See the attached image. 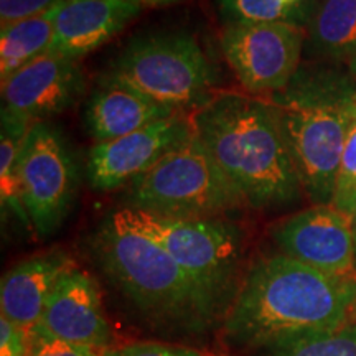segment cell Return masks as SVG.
I'll return each mask as SVG.
<instances>
[{"instance_id":"28","label":"cell","mask_w":356,"mask_h":356,"mask_svg":"<svg viewBox=\"0 0 356 356\" xmlns=\"http://www.w3.org/2000/svg\"><path fill=\"white\" fill-rule=\"evenodd\" d=\"M139 6H167V3L178 2V0H134Z\"/></svg>"},{"instance_id":"6","label":"cell","mask_w":356,"mask_h":356,"mask_svg":"<svg viewBox=\"0 0 356 356\" xmlns=\"http://www.w3.org/2000/svg\"><path fill=\"white\" fill-rule=\"evenodd\" d=\"M203 289L226 317L241 286L243 231L225 218H172L121 208Z\"/></svg>"},{"instance_id":"18","label":"cell","mask_w":356,"mask_h":356,"mask_svg":"<svg viewBox=\"0 0 356 356\" xmlns=\"http://www.w3.org/2000/svg\"><path fill=\"white\" fill-rule=\"evenodd\" d=\"M310 40L318 55L346 60L356 50V0H325L312 17Z\"/></svg>"},{"instance_id":"20","label":"cell","mask_w":356,"mask_h":356,"mask_svg":"<svg viewBox=\"0 0 356 356\" xmlns=\"http://www.w3.org/2000/svg\"><path fill=\"white\" fill-rule=\"evenodd\" d=\"M216 8L225 25L293 24L307 19V8L300 2L286 0H216Z\"/></svg>"},{"instance_id":"11","label":"cell","mask_w":356,"mask_h":356,"mask_svg":"<svg viewBox=\"0 0 356 356\" xmlns=\"http://www.w3.org/2000/svg\"><path fill=\"white\" fill-rule=\"evenodd\" d=\"M193 132L191 118L177 113L140 131L96 144L88 155L89 185L99 191L129 185L193 136Z\"/></svg>"},{"instance_id":"29","label":"cell","mask_w":356,"mask_h":356,"mask_svg":"<svg viewBox=\"0 0 356 356\" xmlns=\"http://www.w3.org/2000/svg\"><path fill=\"white\" fill-rule=\"evenodd\" d=\"M353 233H355V244H356V213L353 216Z\"/></svg>"},{"instance_id":"4","label":"cell","mask_w":356,"mask_h":356,"mask_svg":"<svg viewBox=\"0 0 356 356\" xmlns=\"http://www.w3.org/2000/svg\"><path fill=\"white\" fill-rule=\"evenodd\" d=\"M356 89L337 73H299L282 91L266 96L279 119L304 193L330 204Z\"/></svg>"},{"instance_id":"19","label":"cell","mask_w":356,"mask_h":356,"mask_svg":"<svg viewBox=\"0 0 356 356\" xmlns=\"http://www.w3.org/2000/svg\"><path fill=\"white\" fill-rule=\"evenodd\" d=\"M32 122L2 109L0 129V200L2 210L13 213L26 226H32L26 215L19 180V154L22 142Z\"/></svg>"},{"instance_id":"1","label":"cell","mask_w":356,"mask_h":356,"mask_svg":"<svg viewBox=\"0 0 356 356\" xmlns=\"http://www.w3.org/2000/svg\"><path fill=\"white\" fill-rule=\"evenodd\" d=\"M355 318L356 277L325 274L280 252L252 262L221 328L233 348L262 351Z\"/></svg>"},{"instance_id":"14","label":"cell","mask_w":356,"mask_h":356,"mask_svg":"<svg viewBox=\"0 0 356 356\" xmlns=\"http://www.w3.org/2000/svg\"><path fill=\"white\" fill-rule=\"evenodd\" d=\"M140 8L134 0H61L50 51L78 61L121 33Z\"/></svg>"},{"instance_id":"31","label":"cell","mask_w":356,"mask_h":356,"mask_svg":"<svg viewBox=\"0 0 356 356\" xmlns=\"http://www.w3.org/2000/svg\"><path fill=\"white\" fill-rule=\"evenodd\" d=\"M351 114H353V118L356 119V108H351Z\"/></svg>"},{"instance_id":"26","label":"cell","mask_w":356,"mask_h":356,"mask_svg":"<svg viewBox=\"0 0 356 356\" xmlns=\"http://www.w3.org/2000/svg\"><path fill=\"white\" fill-rule=\"evenodd\" d=\"M29 356H104V351L65 341L33 340Z\"/></svg>"},{"instance_id":"7","label":"cell","mask_w":356,"mask_h":356,"mask_svg":"<svg viewBox=\"0 0 356 356\" xmlns=\"http://www.w3.org/2000/svg\"><path fill=\"white\" fill-rule=\"evenodd\" d=\"M106 76L181 113L210 99L215 73L193 35L150 32L134 37Z\"/></svg>"},{"instance_id":"24","label":"cell","mask_w":356,"mask_h":356,"mask_svg":"<svg viewBox=\"0 0 356 356\" xmlns=\"http://www.w3.org/2000/svg\"><path fill=\"white\" fill-rule=\"evenodd\" d=\"M61 0H0V25L6 26L51 10Z\"/></svg>"},{"instance_id":"21","label":"cell","mask_w":356,"mask_h":356,"mask_svg":"<svg viewBox=\"0 0 356 356\" xmlns=\"http://www.w3.org/2000/svg\"><path fill=\"white\" fill-rule=\"evenodd\" d=\"M264 356H356V318L330 332L309 333L262 350Z\"/></svg>"},{"instance_id":"12","label":"cell","mask_w":356,"mask_h":356,"mask_svg":"<svg viewBox=\"0 0 356 356\" xmlns=\"http://www.w3.org/2000/svg\"><path fill=\"white\" fill-rule=\"evenodd\" d=\"M32 338L65 341L101 351L111 348L113 330L95 280L78 267L66 273L32 328Z\"/></svg>"},{"instance_id":"13","label":"cell","mask_w":356,"mask_h":356,"mask_svg":"<svg viewBox=\"0 0 356 356\" xmlns=\"http://www.w3.org/2000/svg\"><path fill=\"white\" fill-rule=\"evenodd\" d=\"M83 91L76 60L48 51L2 81V109L32 124L47 121L71 108Z\"/></svg>"},{"instance_id":"10","label":"cell","mask_w":356,"mask_h":356,"mask_svg":"<svg viewBox=\"0 0 356 356\" xmlns=\"http://www.w3.org/2000/svg\"><path fill=\"white\" fill-rule=\"evenodd\" d=\"M282 254L337 277H356L353 220L332 204H315L270 229Z\"/></svg>"},{"instance_id":"5","label":"cell","mask_w":356,"mask_h":356,"mask_svg":"<svg viewBox=\"0 0 356 356\" xmlns=\"http://www.w3.org/2000/svg\"><path fill=\"white\" fill-rule=\"evenodd\" d=\"M246 207L197 134L129 184L126 208L172 218H225Z\"/></svg>"},{"instance_id":"15","label":"cell","mask_w":356,"mask_h":356,"mask_svg":"<svg viewBox=\"0 0 356 356\" xmlns=\"http://www.w3.org/2000/svg\"><path fill=\"white\" fill-rule=\"evenodd\" d=\"M73 267H76L73 259L60 249L32 256L13 266L3 274L0 284L2 317L32 332L58 282Z\"/></svg>"},{"instance_id":"27","label":"cell","mask_w":356,"mask_h":356,"mask_svg":"<svg viewBox=\"0 0 356 356\" xmlns=\"http://www.w3.org/2000/svg\"><path fill=\"white\" fill-rule=\"evenodd\" d=\"M346 61H348V71H350V76L353 79L355 84H356V50L351 53V55L346 58Z\"/></svg>"},{"instance_id":"30","label":"cell","mask_w":356,"mask_h":356,"mask_svg":"<svg viewBox=\"0 0 356 356\" xmlns=\"http://www.w3.org/2000/svg\"><path fill=\"white\" fill-rule=\"evenodd\" d=\"M287 3H297V2H300V0H286Z\"/></svg>"},{"instance_id":"25","label":"cell","mask_w":356,"mask_h":356,"mask_svg":"<svg viewBox=\"0 0 356 356\" xmlns=\"http://www.w3.org/2000/svg\"><path fill=\"white\" fill-rule=\"evenodd\" d=\"M32 343V332L0 317V356H29Z\"/></svg>"},{"instance_id":"23","label":"cell","mask_w":356,"mask_h":356,"mask_svg":"<svg viewBox=\"0 0 356 356\" xmlns=\"http://www.w3.org/2000/svg\"><path fill=\"white\" fill-rule=\"evenodd\" d=\"M104 356H210L202 350L191 348L185 345L157 343V341H145V343H131L108 348Z\"/></svg>"},{"instance_id":"22","label":"cell","mask_w":356,"mask_h":356,"mask_svg":"<svg viewBox=\"0 0 356 356\" xmlns=\"http://www.w3.org/2000/svg\"><path fill=\"white\" fill-rule=\"evenodd\" d=\"M332 207L353 220L356 213V119L350 124L340 165H338Z\"/></svg>"},{"instance_id":"8","label":"cell","mask_w":356,"mask_h":356,"mask_svg":"<svg viewBox=\"0 0 356 356\" xmlns=\"http://www.w3.org/2000/svg\"><path fill=\"white\" fill-rule=\"evenodd\" d=\"M19 180L32 228L40 238H50L68 218L79 186L76 155L56 126H30L20 147Z\"/></svg>"},{"instance_id":"9","label":"cell","mask_w":356,"mask_h":356,"mask_svg":"<svg viewBox=\"0 0 356 356\" xmlns=\"http://www.w3.org/2000/svg\"><path fill=\"white\" fill-rule=\"evenodd\" d=\"M304 30L293 24L228 25L221 50L236 78L252 95L282 91L299 71Z\"/></svg>"},{"instance_id":"16","label":"cell","mask_w":356,"mask_h":356,"mask_svg":"<svg viewBox=\"0 0 356 356\" xmlns=\"http://www.w3.org/2000/svg\"><path fill=\"white\" fill-rule=\"evenodd\" d=\"M177 113L102 74L84 108V124L89 136L101 144L140 131Z\"/></svg>"},{"instance_id":"3","label":"cell","mask_w":356,"mask_h":356,"mask_svg":"<svg viewBox=\"0 0 356 356\" xmlns=\"http://www.w3.org/2000/svg\"><path fill=\"white\" fill-rule=\"evenodd\" d=\"M191 124L246 207L274 210L299 202L304 190L267 97L221 92L195 109Z\"/></svg>"},{"instance_id":"32","label":"cell","mask_w":356,"mask_h":356,"mask_svg":"<svg viewBox=\"0 0 356 356\" xmlns=\"http://www.w3.org/2000/svg\"><path fill=\"white\" fill-rule=\"evenodd\" d=\"M351 108H356V95H355V99H353V104H351Z\"/></svg>"},{"instance_id":"2","label":"cell","mask_w":356,"mask_h":356,"mask_svg":"<svg viewBox=\"0 0 356 356\" xmlns=\"http://www.w3.org/2000/svg\"><path fill=\"white\" fill-rule=\"evenodd\" d=\"M91 248L102 273L152 330L198 338L222 325L221 310L157 241L137 229L121 208L97 226Z\"/></svg>"},{"instance_id":"17","label":"cell","mask_w":356,"mask_h":356,"mask_svg":"<svg viewBox=\"0 0 356 356\" xmlns=\"http://www.w3.org/2000/svg\"><path fill=\"white\" fill-rule=\"evenodd\" d=\"M55 12L51 10L13 22L0 30V79L6 81L13 73L50 51L55 37Z\"/></svg>"}]
</instances>
